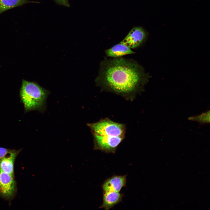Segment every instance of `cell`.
Listing matches in <instances>:
<instances>
[{"label": "cell", "mask_w": 210, "mask_h": 210, "mask_svg": "<svg viewBox=\"0 0 210 210\" xmlns=\"http://www.w3.org/2000/svg\"><path fill=\"white\" fill-rule=\"evenodd\" d=\"M57 4L67 7H69L68 0H53Z\"/></svg>", "instance_id": "cell-12"}, {"label": "cell", "mask_w": 210, "mask_h": 210, "mask_svg": "<svg viewBox=\"0 0 210 210\" xmlns=\"http://www.w3.org/2000/svg\"><path fill=\"white\" fill-rule=\"evenodd\" d=\"M21 150L10 149L0 160V170L12 176L14 175V163L15 159Z\"/></svg>", "instance_id": "cell-6"}, {"label": "cell", "mask_w": 210, "mask_h": 210, "mask_svg": "<svg viewBox=\"0 0 210 210\" xmlns=\"http://www.w3.org/2000/svg\"><path fill=\"white\" fill-rule=\"evenodd\" d=\"M209 111L203 113L197 116L190 118V119L202 123L209 122Z\"/></svg>", "instance_id": "cell-11"}, {"label": "cell", "mask_w": 210, "mask_h": 210, "mask_svg": "<svg viewBox=\"0 0 210 210\" xmlns=\"http://www.w3.org/2000/svg\"><path fill=\"white\" fill-rule=\"evenodd\" d=\"M123 196L119 192L103 191V203L100 208L106 210L110 209L121 201Z\"/></svg>", "instance_id": "cell-8"}, {"label": "cell", "mask_w": 210, "mask_h": 210, "mask_svg": "<svg viewBox=\"0 0 210 210\" xmlns=\"http://www.w3.org/2000/svg\"><path fill=\"white\" fill-rule=\"evenodd\" d=\"M10 149L0 147V160L8 153Z\"/></svg>", "instance_id": "cell-13"}, {"label": "cell", "mask_w": 210, "mask_h": 210, "mask_svg": "<svg viewBox=\"0 0 210 210\" xmlns=\"http://www.w3.org/2000/svg\"><path fill=\"white\" fill-rule=\"evenodd\" d=\"M30 3L36 2L27 0H0V14L6 10Z\"/></svg>", "instance_id": "cell-10"}, {"label": "cell", "mask_w": 210, "mask_h": 210, "mask_svg": "<svg viewBox=\"0 0 210 210\" xmlns=\"http://www.w3.org/2000/svg\"><path fill=\"white\" fill-rule=\"evenodd\" d=\"M16 190L14 176L0 170V197L6 200L12 198Z\"/></svg>", "instance_id": "cell-5"}, {"label": "cell", "mask_w": 210, "mask_h": 210, "mask_svg": "<svg viewBox=\"0 0 210 210\" xmlns=\"http://www.w3.org/2000/svg\"><path fill=\"white\" fill-rule=\"evenodd\" d=\"M87 125L93 134L95 150L114 153L125 136V125L107 118Z\"/></svg>", "instance_id": "cell-2"}, {"label": "cell", "mask_w": 210, "mask_h": 210, "mask_svg": "<svg viewBox=\"0 0 210 210\" xmlns=\"http://www.w3.org/2000/svg\"><path fill=\"white\" fill-rule=\"evenodd\" d=\"M105 52L107 57L113 58L121 57L135 53L132 49L120 42L105 50Z\"/></svg>", "instance_id": "cell-9"}, {"label": "cell", "mask_w": 210, "mask_h": 210, "mask_svg": "<svg viewBox=\"0 0 210 210\" xmlns=\"http://www.w3.org/2000/svg\"><path fill=\"white\" fill-rule=\"evenodd\" d=\"M150 77L142 66L132 59L105 57L100 63L95 82L102 90L131 99L143 91Z\"/></svg>", "instance_id": "cell-1"}, {"label": "cell", "mask_w": 210, "mask_h": 210, "mask_svg": "<svg viewBox=\"0 0 210 210\" xmlns=\"http://www.w3.org/2000/svg\"><path fill=\"white\" fill-rule=\"evenodd\" d=\"M20 93L25 113L33 110L42 111L44 110L48 91L36 83L22 80Z\"/></svg>", "instance_id": "cell-3"}, {"label": "cell", "mask_w": 210, "mask_h": 210, "mask_svg": "<svg viewBox=\"0 0 210 210\" xmlns=\"http://www.w3.org/2000/svg\"><path fill=\"white\" fill-rule=\"evenodd\" d=\"M126 183V176H114L106 180L102 186L103 191L119 192L125 186Z\"/></svg>", "instance_id": "cell-7"}, {"label": "cell", "mask_w": 210, "mask_h": 210, "mask_svg": "<svg viewBox=\"0 0 210 210\" xmlns=\"http://www.w3.org/2000/svg\"><path fill=\"white\" fill-rule=\"evenodd\" d=\"M147 36V32L144 28L140 27H135L120 42L132 49H136L144 43Z\"/></svg>", "instance_id": "cell-4"}]
</instances>
